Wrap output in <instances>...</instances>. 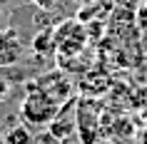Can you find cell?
I'll return each instance as SVG.
<instances>
[{
    "instance_id": "obj_1",
    "label": "cell",
    "mask_w": 147,
    "mask_h": 144,
    "mask_svg": "<svg viewBox=\"0 0 147 144\" xmlns=\"http://www.w3.org/2000/svg\"><path fill=\"white\" fill-rule=\"evenodd\" d=\"M60 114V102L50 97L47 92L35 87V82L28 84L25 99L20 104V117L28 127H50V122Z\"/></svg>"
},
{
    "instance_id": "obj_2",
    "label": "cell",
    "mask_w": 147,
    "mask_h": 144,
    "mask_svg": "<svg viewBox=\"0 0 147 144\" xmlns=\"http://www.w3.org/2000/svg\"><path fill=\"white\" fill-rule=\"evenodd\" d=\"M85 42H87V32L80 25V20L65 23L62 27L55 30V50H57V55H62V60L70 55H78L85 47Z\"/></svg>"
},
{
    "instance_id": "obj_3",
    "label": "cell",
    "mask_w": 147,
    "mask_h": 144,
    "mask_svg": "<svg viewBox=\"0 0 147 144\" xmlns=\"http://www.w3.org/2000/svg\"><path fill=\"white\" fill-rule=\"evenodd\" d=\"M78 137L80 144H95L100 137V117H97V104L85 99L78 107Z\"/></svg>"
},
{
    "instance_id": "obj_4",
    "label": "cell",
    "mask_w": 147,
    "mask_h": 144,
    "mask_svg": "<svg viewBox=\"0 0 147 144\" xmlns=\"http://www.w3.org/2000/svg\"><path fill=\"white\" fill-rule=\"evenodd\" d=\"M25 45L20 40V32L15 27H5L0 30V67H13L23 60Z\"/></svg>"
},
{
    "instance_id": "obj_5",
    "label": "cell",
    "mask_w": 147,
    "mask_h": 144,
    "mask_svg": "<svg viewBox=\"0 0 147 144\" xmlns=\"http://www.w3.org/2000/svg\"><path fill=\"white\" fill-rule=\"evenodd\" d=\"M35 87H40L42 92H47V94L55 97L57 102H65V99L70 97V90H72L70 80L62 75V72H50V75H45V77H38Z\"/></svg>"
},
{
    "instance_id": "obj_6",
    "label": "cell",
    "mask_w": 147,
    "mask_h": 144,
    "mask_svg": "<svg viewBox=\"0 0 147 144\" xmlns=\"http://www.w3.org/2000/svg\"><path fill=\"white\" fill-rule=\"evenodd\" d=\"M3 142L5 144H32V132L28 124H20V122H13L5 132H3Z\"/></svg>"
},
{
    "instance_id": "obj_7",
    "label": "cell",
    "mask_w": 147,
    "mask_h": 144,
    "mask_svg": "<svg viewBox=\"0 0 147 144\" xmlns=\"http://www.w3.org/2000/svg\"><path fill=\"white\" fill-rule=\"evenodd\" d=\"M32 47H35L38 52H42V55H45V52H50V50L55 47V38L50 35V32H42V35H38V38H35Z\"/></svg>"
},
{
    "instance_id": "obj_8",
    "label": "cell",
    "mask_w": 147,
    "mask_h": 144,
    "mask_svg": "<svg viewBox=\"0 0 147 144\" xmlns=\"http://www.w3.org/2000/svg\"><path fill=\"white\" fill-rule=\"evenodd\" d=\"M8 94H10V82L5 80V77H0V102L8 99Z\"/></svg>"
},
{
    "instance_id": "obj_9",
    "label": "cell",
    "mask_w": 147,
    "mask_h": 144,
    "mask_svg": "<svg viewBox=\"0 0 147 144\" xmlns=\"http://www.w3.org/2000/svg\"><path fill=\"white\" fill-rule=\"evenodd\" d=\"M115 3H117L122 10H135V8L140 5V0H115Z\"/></svg>"
},
{
    "instance_id": "obj_10",
    "label": "cell",
    "mask_w": 147,
    "mask_h": 144,
    "mask_svg": "<svg viewBox=\"0 0 147 144\" xmlns=\"http://www.w3.org/2000/svg\"><path fill=\"white\" fill-rule=\"evenodd\" d=\"M140 117H142V122L147 124V97L142 99V107H140Z\"/></svg>"
},
{
    "instance_id": "obj_11",
    "label": "cell",
    "mask_w": 147,
    "mask_h": 144,
    "mask_svg": "<svg viewBox=\"0 0 147 144\" xmlns=\"http://www.w3.org/2000/svg\"><path fill=\"white\" fill-rule=\"evenodd\" d=\"M35 3H38V5H42V8H50L55 0H35Z\"/></svg>"
},
{
    "instance_id": "obj_12",
    "label": "cell",
    "mask_w": 147,
    "mask_h": 144,
    "mask_svg": "<svg viewBox=\"0 0 147 144\" xmlns=\"http://www.w3.org/2000/svg\"><path fill=\"white\" fill-rule=\"evenodd\" d=\"M137 142H140V144H147V129L142 132V134H137Z\"/></svg>"
},
{
    "instance_id": "obj_13",
    "label": "cell",
    "mask_w": 147,
    "mask_h": 144,
    "mask_svg": "<svg viewBox=\"0 0 147 144\" xmlns=\"http://www.w3.org/2000/svg\"><path fill=\"white\" fill-rule=\"evenodd\" d=\"M0 144H5V142H3V134H0Z\"/></svg>"
},
{
    "instance_id": "obj_14",
    "label": "cell",
    "mask_w": 147,
    "mask_h": 144,
    "mask_svg": "<svg viewBox=\"0 0 147 144\" xmlns=\"http://www.w3.org/2000/svg\"><path fill=\"white\" fill-rule=\"evenodd\" d=\"M0 3H3V0H0Z\"/></svg>"
}]
</instances>
